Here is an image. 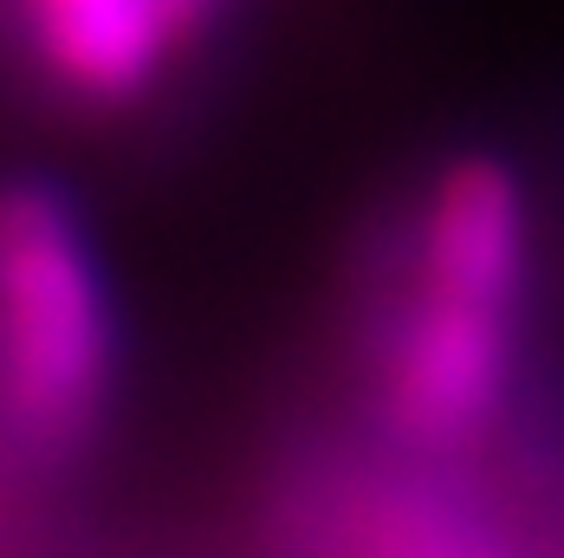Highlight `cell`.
I'll return each mask as SVG.
<instances>
[{
  "label": "cell",
  "mask_w": 564,
  "mask_h": 558,
  "mask_svg": "<svg viewBox=\"0 0 564 558\" xmlns=\"http://www.w3.org/2000/svg\"><path fill=\"white\" fill-rule=\"evenodd\" d=\"M539 292V202L500 150H454L402 202L357 305L377 442L467 461L507 429Z\"/></svg>",
  "instance_id": "obj_1"
},
{
  "label": "cell",
  "mask_w": 564,
  "mask_h": 558,
  "mask_svg": "<svg viewBox=\"0 0 564 558\" xmlns=\"http://www.w3.org/2000/svg\"><path fill=\"white\" fill-rule=\"evenodd\" d=\"M123 396V319L78 202L0 182V454L53 474L105 442Z\"/></svg>",
  "instance_id": "obj_2"
},
{
  "label": "cell",
  "mask_w": 564,
  "mask_h": 558,
  "mask_svg": "<svg viewBox=\"0 0 564 558\" xmlns=\"http://www.w3.org/2000/svg\"><path fill=\"white\" fill-rule=\"evenodd\" d=\"M0 26L33 85L78 117H130L195 53L170 0H0Z\"/></svg>",
  "instance_id": "obj_3"
},
{
  "label": "cell",
  "mask_w": 564,
  "mask_h": 558,
  "mask_svg": "<svg viewBox=\"0 0 564 558\" xmlns=\"http://www.w3.org/2000/svg\"><path fill=\"white\" fill-rule=\"evenodd\" d=\"M170 7H175V20H182V33H188V40L202 46V40H208V33L221 26V13L234 7V0H170Z\"/></svg>",
  "instance_id": "obj_4"
}]
</instances>
